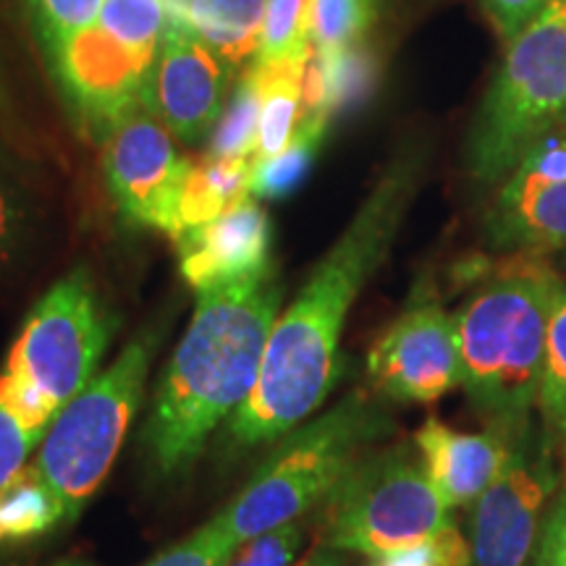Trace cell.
I'll list each match as a JSON object with an SVG mask.
<instances>
[{"label": "cell", "mask_w": 566, "mask_h": 566, "mask_svg": "<svg viewBox=\"0 0 566 566\" xmlns=\"http://www.w3.org/2000/svg\"><path fill=\"white\" fill-rule=\"evenodd\" d=\"M310 55L313 51L275 63L252 61L250 69L260 84V145L254 166L275 158L294 137L302 116Z\"/></svg>", "instance_id": "obj_18"}, {"label": "cell", "mask_w": 566, "mask_h": 566, "mask_svg": "<svg viewBox=\"0 0 566 566\" xmlns=\"http://www.w3.org/2000/svg\"><path fill=\"white\" fill-rule=\"evenodd\" d=\"M66 522V509L34 464H24L0 491V546L24 543Z\"/></svg>", "instance_id": "obj_20"}, {"label": "cell", "mask_w": 566, "mask_h": 566, "mask_svg": "<svg viewBox=\"0 0 566 566\" xmlns=\"http://www.w3.org/2000/svg\"><path fill=\"white\" fill-rule=\"evenodd\" d=\"M373 11L375 0H313V17H310L313 51L331 53L363 42Z\"/></svg>", "instance_id": "obj_26"}, {"label": "cell", "mask_w": 566, "mask_h": 566, "mask_svg": "<svg viewBox=\"0 0 566 566\" xmlns=\"http://www.w3.org/2000/svg\"><path fill=\"white\" fill-rule=\"evenodd\" d=\"M325 504V543L370 558L415 546L451 525L422 459L405 446L359 459Z\"/></svg>", "instance_id": "obj_8"}, {"label": "cell", "mask_w": 566, "mask_h": 566, "mask_svg": "<svg viewBox=\"0 0 566 566\" xmlns=\"http://www.w3.org/2000/svg\"><path fill=\"white\" fill-rule=\"evenodd\" d=\"M535 566H566V491L548 516L546 533L535 554Z\"/></svg>", "instance_id": "obj_35"}, {"label": "cell", "mask_w": 566, "mask_h": 566, "mask_svg": "<svg viewBox=\"0 0 566 566\" xmlns=\"http://www.w3.org/2000/svg\"><path fill=\"white\" fill-rule=\"evenodd\" d=\"M171 19V0H105L97 24L134 51L158 55Z\"/></svg>", "instance_id": "obj_23"}, {"label": "cell", "mask_w": 566, "mask_h": 566, "mask_svg": "<svg viewBox=\"0 0 566 566\" xmlns=\"http://www.w3.org/2000/svg\"><path fill=\"white\" fill-rule=\"evenodd\" d=\"M281 300L275 271L197 292L192 323L163 370L142 436L160 472L192 464L212 430L250 399Z\"/></svg>", "instance_id": "obj_2"}, {"label": "cell", "mask_w": 566, "mask_h": 566, "mask_svg": "<svg viewBox=\"0 0 566 566\" xmlns=\"http://www.w3.org/2000/svg\"><path fill=\"white\" fill-rule=\"evenodd\" d=\"M564 281L543 254L509 252L480 273L457 315L462 388L470 405L512 441H522L541 391L551 310Z\"/></svg>", "instance_id": "obj_3"}, {"label": "cell", "mask_w": 566, "mask_h": 566, "mask_svg": "<svg viewBox=\"0 0 566 566\" xmlns=\"http://www.w3.org/2000/svg\"><path fill=\"white\" fill-rule=\"evenodd\" d=\"M420 158H396L359 205L336 244L279 315L250 399L231 417V438L258 446L286 436L328 399L349 307L384 265L417 192Z\"/></svg>", "instance_id": "obj_1"}, {"label": "cell", "mask_w": 566, "mask_h": 566, "mask_svg": "<svg viewBox=\"0 0 566 566\" xmlns=\"http://www.w3.org/2000/svg\"><path fill=\"white\" fill-rule=\"evenodd\" d=\"M328 132V122L323 118L302 113L300 124H296L294 137L289 139V145L271 158L268 163H260L252 171V195L254 197H283L294 192L300 187L304 176H307L310 166H313L317 147Z\"/></svg>", "instance_id": "obj_21"}, {"label": "cell", "mask_w": 566, "mask_h": 566, "mask_svg": "<svg viewBox=\"0 0 566 566\" xmlns=\"http://www.w3.org/2000/svg\"><path fill=\"white\" fill-rule=\"evenodd\" d=\"M554 478L546 459L514 449L495 483L475 501L472 514V564L530 566L535 554L541 512Z\"/></svg>", "instance_id": "obj_13"}, {"label": "cell", "mask_w": 566, "mask_h": 566, "mask_svg": "<svg viewBox=\"0 0 566 566\" xmlns=\"http://www.w3.org/2000/svg\"><path fill=\"white\" fill-rule=\"evenodd\" d=\"M233 551H237L233 541L218 525L216 516H212L200 530H195L187 541L163 551L147 566H226L233 556Z\"/></svg>", "instance_id": "obj_29"}, {"label": "cell", "mask_w": 566, "mask_h": 566, "mask_svg": "<svg viewBox=\"0 0 566 566\" xmlns=\"http://www.w3.org/2000/svg\"><path fill=\"white\" fill-rule=\"evenodd\" d=\"M260 145V84L252 69L239 82L212 137L210 155L223 160H254Z\"/></svg>", "instance_id": "obj_22"}, {"label": "cell", "mask_w": 566, "mask_h": 566, "mask_svg": "<svg viewBox=\"0 0 566 566\" xmlns=\"http://www.w3.org/2000/svg\"><path fill=\"white\" fill-rule=\"evenodd\" d=\"M472 548L467 546L462 533L454 525L443 527L441 533L424 537L415 546L396 548L391 554L378 556L373 566H470Z\"/></svg>", "instance_id": "obj_28"}, {"label": "cell", "mask_w": 566, "mask_h": 566, "mask_svg": "<svg viewBox=\"0 0 566 566\" xmlns=\"http://www.w3.org/2000/svg\"><path fill=\"white\" fill-rule=\"evenodd\" d=\"M302 541L304 527L300 522H289V525L273 527L242 543L226 566H292Z\"/></svg>", "instance_id": "obj_30"}, {"label": "cell", "mask_w": 566, "mask_h": 566, "mask_svg": "<svg viewBox=\"0 0 566 566\" xmlns=\"http://www.w3.org/2000/svg\"><path fill=\"white\" fill-rule=\"evenodd\" d=\"M48 59L76 124L92 139L105 142L145 105L155 55L124 45L101 24L71 34Z\"/></svg>", "instance_id": "obj_9"}, {"label": "cell", "mask_w": 566, "mask_h": 566, "mask_svg": "<svg viewBox=\"0 0 566 566\" xmlns=\"http://www.w3.org/2000/svg\"><path fill=\"white\" fill-rule=\"evenodd\" d=\"M51 566H92L87 562H76V558H63V562H55Z\"/></svg>", "instance_id": "obj_36"}, {"label": "cell", "mask_w": 566, "mask_h": 566, "mask_svg": "<svg viewBox=\"0 0 566 566\" xmlns=\"http://www.w3.org/2000/svg\"><path fill=\"white\" fill-rule=\"evenodd\" d=\"M367 373L380 394L405 405H430L462 386L457 315L420 300L380 334L367 354Z\"/></svg>", "instance_id": "obj_11"}, {"label": "cell", "mask_w": 566, "mask_h": 566, "mask_svg": "<svg viewBox=\"0 0 566 566\" xmlns=\"http://www.w3.org/2000/svg\"><path fill=\"white\" fill-rule=\"evenodd\" d=\"M252 171L254 160H223L212 158V155H208V160H202L200 166H192L181 192L176 237L181 231L216 221L233 205L252 197Z\"/></svg>", "instance_id": "obj_19"}, {"label": "cell", "mask_w": 566, "mask_h": 566, "mask_svg": "<svg viewBox=\"0 0 566 566\" xmlns=\"http://www.w3.org/2000/svg\"><path fill=\"white\" fill-rule=\"evenodd\" d=\"M485 17L491 19L501 40H512L525 30L527 24H533L537 13L548 6V0H480Z\"/></svg>", "instance_id": "obj_33"}, {"label": "cell", "mask_w": 566, "mask_h": 566, "mask_svg": "<svg viewBox=\"0 0 566 566\" xmlns=\"http://www.w3.org/2000/svg\"><path fill=\"white\" fill-rule=\"evenodd\" d=\"M375 3H380V0H375Z\"/></svg>", "instance_id": "obj_38"}, {"label": "cell", "mask_w": 566, "mask_h": 566, "mask_svg": "<svg viewBox=\"0 0 566 566\" xmlns=\"http://www.w3.org/2000/svg\"><path fill=\"white\" fill-rule=\"evenodd\" d=\"M153 354L155 336L126 344L116 363L61 409L42 438L34 467L61 499L66 522L82 514L108 478L139 409Z\"/></svg>", "instance_id": "obj_7"}, {"label": "cell", "mask_w": 566, "mask_h": 566, "mask_svg": "<svg viewBox=\"0 0 566 566\" xmlns=\"http://www.w3.org/2000/svg\"><path fill=\"white\" fill-rule=\"evenodd\" d=\"M566 113V0H551L516 38L472 122L467 166L478 184L509 179Z\"/></svg>", "instance_id": "obj_6"}, {"label": "cell", "mask_w": 566, "mask_h": 566, "mask_svg": "<svg viewBox=\"0 0 566 566\" xmlns=\"http://www.w3.org/2000/svg\"><path fill=\"white\" fill-rule=\"evenodd\" d=\"M171 19L239 71L254 61L263 38L265 0H171Z\"/></svg>", "instance_id": "obj_17"}, {"label": "cell", "mask_w": 566, "mask_h": 566, "mask_svg": "<svg viewBox=\"0 0 566 566\" xmlns=\"http://www.w3.org/2000/svg\"><path fill=\"white\" fill-rule=\"evenodd\" d=\"M27 231V212L19 195L0 179V268L11 263Z\"/></svg>", "instance_id": "obj_34"}, {"label": "cell", "mask_w": 566, "mask_h": 566, "mask_svg": "<svg viewBox=\"0 0 566 566\" xmlns=\"http://www.w3.org/2000/svg\"><path fill=\"white\" fill-rule=\"evenodd\" d=\"M111 321L87 271H71L27 317L3 373L0 401L42 443L63 407L95 378Z\"/></svg>", "instance_id": "obj_4"}, {"label": "cell", "mask_w": 566, "mask_h": 566, "mask_svg": "<svg viewBox=\"0 0 566 566\" xmlns=\"http://www.w3.org/2000/svg\"><path fill=\"white\" fill-rule=\"evenodd\" d=\"M388 430V420L363 396L296 424L275 446L242 493L216 516L233 546L268 530L300 522L310 509L328 501L363 451Z\"/></svg>", "instance_id": "obj_5"}, {"label": "cell", "mask_w": 566, "mask_h": 566, "mask_svg": "<svg viewBox=\"0 0 566 566\" xmlns=\"http://www.w3.org/2000/svg\"><path fill=\"white\" fill-rule=\"evenodd\" d=\"M304 566H328V564H321V562H315V564H304Z\"/></svg>", "instance_id": "obj_37"}, {"label": "cell", "mask_w": 566, "mask_h": 566, "mask_svg": "<svg viewBox=\"0 0 566 566\" xmlns=\"http://www.w3.org/2000/svg\"><path fill=\"white\" fill-rule=\"evenodd\" d=\"M233 69L189 27L168 21L150 80L145 108L184 142H200L218 129Z\"/></svg>", "instance_id": "obj_12"}, {"label": "cell", "mask_w": 566, "mask_h": 566, "mask_svg": "<svg viewBox=\"0 0 566 566\" xmlns=\"http://www.w3.org/2000/svg\"><path fill=\"white\" fill-rule=\"evenodd\" d=\"M103 166L113 200L129 221L176 237L192 160L179 155L166 126L137 108L105 139Z\"/></svg>", "instance_id": "obj_10"}, {"label": "cell", "mask_w": 566, "mask_h": 566, "mask_svg": "<svg viewBox=\"0 0 566 566\" xmlns=\"http://www.w3.org/2000/svg\"><path fill=\"white\" fill-rule=\"evenodd\" d=\"M537 407L551 433L566 436V281L551 310Z\"/></svg>", "instance_id": "obj_24"}, {"label": "cell", "mask_w": 566, "mask_h": 566, "mask_svg": "<svg viewBox=\"0 0 566 566\" xmlns=\"http://www.w3.org/2000/svg\"><path fill=\"white\" fill-rule=\"evenodd\" d=\"M105 0H24L40 45L51 55L71 34L87 30L101 19Z\"/></svg>", "instance_id": "obj_27"}, {"label": "cell", "mask_w": 566, "mask_h": 566, "mask_svg": "<svg viewBox=\"0 0 566 566\" xmlns=\"http://www.w3.org/2000/svg\"><path fill=\"white\" fill-rule=\"evenodd\" d=\"M548 3H551V0H548Z\"/></svg>", "instance_id": "obj_39"}, {"label": "cell", "mask_w": 566, "mask_h": 566, "mask_svg": "<svg viewBox=\"0 0 566 566\" xmlns=\"http://www.w3.org/2000/svg\"><path fill=\"white\" fill-rule=\"evenodd\" d=\"M566 181V137L543 139L527 155L504 184L514 187H535V184H564Z\"/></svg>", "instance_id": "obj_31"}, {"label": "cell", "mask_w": 566, "mask_h": 566, "mask_svg": "<svg viewBox=\"0 0 566 566\" xmlns=\"http://www.w3.org/2000/svg\"><path fill=\"white\" fill-rule=\"evenodd\" d=\"M512 438L488 428L485 433H459L436 417L417 430L415 446L430 483L446 506H467L478 501L514 454Z\"/></svg>", "instance_id": "obj_15"}, {"label": "cell", "mask_w": 566, "mask_h": 566, "mask_svg": "<svg viewBox=\"0 0 566 566\" xmlns=\"http://www.w3.org/2000/svg\"><path fill=\"white\" fill-rule=\"evenodd\" d=\"M181 275L195 292L258 279L273 271V229L268 212L252 197L233 205L216 221L174 237Z\"/></svg>", "instance_id": "obj_14"}, {"label": "cell", "mask_w": 566, "mask_h": 566, "mask_svg": "<svg viewBox=\"0 0 566 566\" xmlns=\"http://www.w3.org/2000/svg\"><path fill=\"white\" fill-rule=\"evenodd\" d=\"M310 17L313 0H265L263 38L254 63H275L313 51Z\"/></svg>", "instance_id": "obj_25"}, {"label": "cell", "mask_w": 566, "mask_h": 566, "mask_svg": "<svg viewBox=\"0 0 566 566\" xmlns=\"http://www.w3.org/2000/svg\"><path fill=\"white\" fill-rule=\"evenodd\" d=\"M34 446H40L30 430L21 424L9 407L0 401V491L11 483L13 475L24 467V459Z\"/></svg>", "instance_id": "obj_32"}, {"label": "cell", "mask_w": 566, "mask_h": 566, "mask_svg": "<svg viewBox=\"0 0 566 566\" xmlns=\"http://www.w3.org/2000/svg\"><path fill=\"white\" fill-rule=\"evenodd\" d=\"M485 237L495 250L506 252L566 250V181L504 184L485 218Z\"/></svg>", "instance_id": "obj_16"}]
</instances>
